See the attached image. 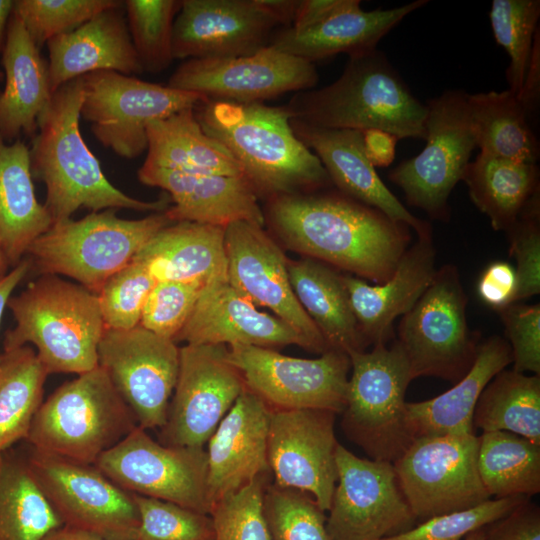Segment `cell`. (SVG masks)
<instances>
[{
	"mask_svg": "<svg viewBox=\"0 0 540 540\" xmlns=\"http://www.w3.org/2000/svg\"><path fill=\"white\" fill-rule=\"evenodd\" d=\"M526 496L489 499L477 506L437 515L382 540H464L529 500Z\"/></svg>",
	"mask_w": 540,
	"mask_h": 540,
	"instance_id": "cell-49",
	"label": "cell"
},
{
	"mask_svg": "<svg viewBox=\"0 0 540 540\" xmlns=\"http://www.w3.org/2000/svg\"><path fill=\"white\" fill-rule=\"evenodd\" d=\"M351 377L341 427L370 459L394 463L415 440L407 414L412 381L401 345L379 343L371 351H350Z\"/></svg>",
	"mask_w": 540,
	"mask_h": 540,
	"instance_id": "cell-8",
	"label": "cell"
},
{
	"mask_svg": "<svg viewBox=\"0 0 540 540\" xmlns=\"http://www.w3.org/2000/svg\"><path fill=\"white\" fill-rule=\"evenodd\" d=\"M539 31L536 33L530 65L522 91L518 98L530 116L537 109L540 95V45Z\"/></svg>",
	"mask_w": 540,
	"mask_h": 540,
	"instance_id": "cell-57",
	"label": "cell"
},
{
	"mask_svg": "<svg viewBox=\"0 0 540 540\" xmlns=\"http://www.w3.org/2000/svg\"><path fill=\"white\" fill-rule=\"evenodd\" d=\"M204 286L198 282L157 281L145 302L139 325L174 341Z\"/></svg>",
	"mask_w": 540,
	"mask_h": 540,
	"instance_id": "cell-50",
	"label": "cell"
},
{
	"mask_svg": "<svg viewBox=\"0 0 540 540\" xmlns=\"http://www.w3.org/2000/svg\"><path fill=\"white\" fill-rule=\"evenodd\" d=\"M228 350L245 387L271 410L343 411L350 371L347 353L330 349L306 359L257 346L231 345Z\"/></svg>",
	"mask_w": 540,
	"mask_h": 540,
	"instance_id": "cell-14",
	"label": "cell"
},
{
	"mask_svg": "<svg viewBox=\"0 0 540 540\" xmlns=\"http://www.w3.org/2000/svg\"><path fill=\"white\" fill-rule=\"evenodd\" d=\"M296 136L321 161L331 182L342 194L371 206L418 236L432 233L431 225L412 215L387 188L366 156L363 134L291 120Z\"/></svg>",
	"mask_w": 540,
	"mask_h": 540,
	"instance_id": "cell-25",
	"label": "cell"
},
{
	"mask_svg": "<svg viewBox=\"0 0 540 540\" xmlns=\"http://www.w3.org/2000/svg\"><path fill=\"white\" fill-rule=\"evenodd\" d=\"M317 81L313 63L268 45L247 56L188 59L168 85L209 100L247 104L304 91Z\"/></svg>",
	"mask_w": 540,
	"mask_h": 540,
	"instance_id": "cell-19",
	"label": "cell"
},
{
	"mask_svg": "<svg viewBox=\"0 0 540 540\" xmlns=\"http://www.w3.org/2000/svg\"><path fill=\"white\" fill-rule=\"evenodd\" d=\"M484 534L485 527L472 532L464 540H483Z\"/></svg>",
	"mask_w": 540,
	"mask_h": 540,
	"instance_id": "cell-63",
	"label": "cell"
},
{
	"mask_svg": "<svg viewBox=\"0 0 540 540\" xmlns=\"http://www.w3.org/2000/svg\"><path fill=\"white\" fill-rule=\"evenodd\" d=\"M97 356L138 426L160 429L177 381V344L141 325L127 330L105 328Z\"/></svg>",
	"mask_w": 540,
	"mask_h": 540,
	"instance_id": "cell-18",
	"label": "cell"
},
{
	"mask_svg": "<svg viewBox=\"0 0 540 540\" xmlns=\"http://www.w3.org/2000/svg\"><path fill=\"white\" fill-rule=\"evenodd\" d=\"M354 0H299L291 28L300 30L312 26L349 7Z\"/></svg>",
	"mask_w": 540,
	"mask_h": 540,
	"instance_id": "cell-55",
	"label": "cell"
},
{
	"mask_svg": "<svg viewBox=\"0 0 540 540\" xmlns=\"http://www.w3.org/2000/svg\"><path fill=\"white\" fill-rule=\"evenodd\" d=\"M136 426L132 410L98 365L41 403L26 441L36 450L95 464Z\"/></svg>",
	"mask_w": 540,
	"mask_h": 540,
	"instance_id": "cell-6",
	"label": "cell"
},
{
	"mask_svg": "<svg viewBox=\"0 0 540 540\" xmlns=\"http://www.w3.org/2000/svg\"><path fill=\"white\" fill-rule=\"evenodd\" d=\"M512 352L513 370L540 375V306L515 302L498 311Z\"/></svg>",
	"mask_w": 540,
	"mask_h": 540,
	"instance_id": "cell-52",
	"label": "cell"
},
{
	"mask_svg": "<svg viewBox=\"0 0 540 540\" xmlns=\"http://www.w3.org/2000/svg\"><path fill=\"white\" fill-rule=\"evenodd\" d=\"M478 448L474 433L422 436L393 463L417 523L492 499L479 475Z\"/></svg>",
	"mask_w": 540,
	"mask_h": 540,
	"instance_id": "cell-13",
	"label": "cell"
},
{
	"mask_svg": "<svg viewBox=\"0 0 540 540\" xmlns=\"http://www.w3.org/2000/svg\"><path fill=\"white\" fill-rule=\"evenodd\" d=\"M473 426L506 431L540 445V375L502 370L482 391Z\"/></svg>",
	"mask_w": 540,
	"mask_h": 540,
	"instance_id": "cell-39",
	"label": "cell"
},
{
	"mask_svg": "<svg viewBox=\"0 0 540 540\" xmlns=\"http://www.w3.org/2000/svg\"><path fill=\"white\" fill-rule=\"evenodd\" d=\"M468 298L458 269L445 264L413 305L397 329L412 380L436 377L458 382L470 370L480 336L467 323Z\"/></svg>",
	"mask_w": 540,
	"mask_h": 540,
	"instance_id": "cell-9",
	"label": "cell"
},
{
	"mask_svg": "<svg viewBox=\"0 0 540 540\" xmlns=\"http://www.w3.org/2000/svg\"><path fill=\"white\" fill-rule=\"evenodd\" d=\"M512 361L506 339L493 335L481 341L470 370L452 388L428 400L407 402L414 438L474 433L473 414L482 391Z\"/></svg>",
	"mask_w": 540,
	"mask_h": 540,
	"instance_id": "cell-32",
	"label": "cell"
},
{
	"mask_svg": "<svg viewBox=\"0 0 540 540\" xmlns=\"http://www.w3.org/2000/svg\"><path fill=\"white\" fill-rule=\"evenodd\" d=\"M48 375L28 346L0 354V453L26 440Z\"/></svg>",
	"mask_w": 540,
	"mask_h": 540,
	"instance_id": "cell-40",
	"label": "cell"
},
{
	"mask_svg": "<svg viewBox=\"0 0 540 540\" xmlns=\"http://www.w3.org/2000/svg\"><path fill=\"white\" fill-rule=\"evenodd\" d=\"M264 217L288 249L375 284L393 274L411 240L407 225L339 191L271 197Z\"/></svg>",
	"mask_w": 540,
	"mask_h": 540,
	"instance_id": "cell-1",
	"label": "cell"
},
{
	"mask_svg": "<svg viewBox=\"0 0 540 540\" xmlns=\"http://www.w3.org/2000/svg\"><path fill=\"white\" fill-rule=\"evenodd\" d=\"M94 465L127 492L209 514L205 448L164 445L136 426Z\"/></svg>",
	"mask_w": 540,
	"mask_h": 540,
	"instance_id": "cell-16",
	"label": "cell"
},
{
	"mask_svg": "<svg viewBox=\"0 0 540 540\" xmlns=\"http://www.w3.org/2000/svg\"><path fill=\"white\" fill-rule=\"evenodd\" d=\"M10 266L6 256L4 255L2 249L0 248V278L5 276L8 272L7 269Z\"/></svg>",
	"mask_w": 540,
	"mask_h": 540,
	"instance_id": "cell-62",
	"label": "cell"
},
{
	"mask_svg": "<svg viewBox=\"0 0 540 540\" xmlns=\"http://www.w3.org/2000/svg\"><path fill=\"white\" fill-rule=\"evenodd\" d=\"M52 224L34 192L29 149L20 140L7 144L0 135V248L10 266Z\"/></svg>",
	"mask_w": 540,
	"mask_h": 540,
	"instance_id": "cell-33",
	"label": "cell"
},
{
	"mask_svg": "<svg viewBox=\"0 0 540 540\" xmlns=\"http://www.w3.org/2000/svg\"><path fill=\"white\" fill-rule=\"evenodd\" d=\"M2 65L5 87L0 92V135L4 140L22 133L35 136L53 95L48 62L14 11L7 25Z\"/></svg>",
	"mask_w": 540,
	"mask_h": 540,
	"instance_id": "cell-31",
	"label": "cell"
},
{
	"mask_svg": "<svg viewBox=\"0 0 540 540\" xmlns=\"http://www.w3.org/2000/svg\"><path fill=\"white\" fill-rule=\"evenodd\" d=\"M263 508L270 540H331L326 512L305 492L271 481L264 491Z\"/></svg>",
	"mask_w": 540,
	"mask_h": 540,
	"instance_id": "cell-44",
	"label": "cell"
},
{
	"mask_svg": "<svg viewBox=\"0 0 540 540\" xmlns=\"http://www.w3.org/2000/svg\"><path fill=\"white\" fill-rule=\"evenodd\" d=\"M478 471L490 497L532 496L540 492V445L506 431L479 436Z\"/></svg>",
	"mask_w": 540,
	"mask_h": 540,
	"instance_id": "cell-41",
	"label": "cell"
},
{
	"mask_svg": "<svg viewBox=\"0 0 540 540\" xmlns=\"http://www.w3.org/2000/svg\"><path fill=\"white\" fill-rule=\"evenodd\" d=\"M228 282L257 307L286 322L303 339L305 349L330 350L298 302L288 274V259L263 227L237 221L225 227Z\"/></svg>",
	"mask_w": 540,
	"mask_h": 540,
	"instance_id": "cell-20",
	"label": "cell"
},
{
	"mask_svg": "<svg viewBox=\"0 0 540 540\" xmlns=\"http://www.w3.org/2000/svg\"><path fill=\"white\" fill-rule=\"evenodd\" d=\"M156 282L148 270L134 260L111 275L96 294L105 328L127 330L138 326Z\"/></svg>",
	"mask_w": 540,
	"mask_h": 540,
	"instance_id": "cell-47",
	"label": "cell"
},
{
	"mask_svg": "<svg viewBox=\"0 0 540 540\" xmlns=\"http://www.w3.org/2000/svg\"><path fill=\"white\" fill-rule=\"evenodd\" d=\"M122 6L123 2L47 42L52 93L65 83L96 71L124 75L143 71Z\"/></svg>",
	"mask_w": 540,
	"mask_h": 540,
	"instance_id": "cell-28",
	"label": "cell"
},
{
	"mask_svg": "<svg viewBox=\"0 0 540 540\" xmlns=\"http://www.w3.org/2000/svg\"><path fill=\"white\" fill-rule=\"evenodd\" d=\"M138 179L169 193L174 205L166 213L173 222L226 227L246 221L264 227L258 196L243 177L183 173L143 163Z\"/></svg>",
	"mask_w": 540,
	"mask_h": 540,
	"instance_id": "cell-26",
	"label": "cell"
},
{
	"mask_svg": "<svg viewBox=\"0 0 540 540\" xmlns=\"http://www.w3.org/2000/svg\"><path fill=\"white\" fill-rule=\"evenodd\" d=\"M276 26L263 0H182L173 26V56L251 55L270 44Z\"/></svg>",
	"mask_w": 540,
	"mask_h": 540,
	"instance_id": "cell-22",
	"label": "cell"
},
{
	"mask_svg": "<svg viewBox=\"0 0 540 540\" xmlns=\"http://www.w3.org/2000/svg\"><path fill=\"white\" fill-rule=\"evenodd\" d=\"M31 269L32 262L30 258L22 259L11 271L0 278V322L12 292Z\"/></svg>",
	"mask_w": 540,
	"mask_h": 540,
	"instance_id": "cell-58",
	"label": "cell"
},
{
	"mask_svg": "<svg viewBox=\"0 0 540 540\" xmlns=\"http://www.w3.org/2000/svg\"><path fill=\"white\" fill-rule=\"evenodd\" d=\"M263 3L279 25H292L299 0H263Z\"/></svg>",
	"mask_w": 540,
	"mask_h": 540,
	"instance_id": "cell-59",
	"label": "cell"
},
{
	"mask_svg": "<svg viewBox=\"0 0 540 540\" xmlns=\"http://www.w3.org/2000/svg\"><path fill=\"white\" fill-rule=\"evenodd\" d=\"M294 294L330 349L348 354L364 351V340L352 311L343 275L333 267L304 257L288 260Z\"/></svg>",
	"mask_w": 540,
	"mask_h": 540,
	"instance_id": "cell-34",
	"label": "cell"
},
{
	"mask_svg": "<svg viewBox=\"0 0 540 540\" xmlns=\"http://www.w3.org/2000/svg\"><path fill=\"white\" fill-rule=\"evenodd\" d=\"M286 109L291 120L316 127L378 129L398 139L426 138L427 106L377 50L350 56L335 82L298 92Z\"/></svg>",
	"mask_w": 540,
	"mask_h": 540,
	"instance_id": "cell-4",
	"label": "cell"
},
{
	"mask_svg": "<svg viewBox=\"0 0 540 540\" xmlns=\"http://www.w3.org/2000/svg\"><path fill=\"white\" fill-rule=\"evenodd\" d=\"M432 233L402 255L393 274L383 283L370 285L351 274L343 275L352 311L369 345L386 344L393 321L408 312L430 284L436 272Z\"/></svg>",
	"mask_w": 540,
	"mask_h": 540,
	"instance_id": "cell-27",
	"label": "cell"
},
{
	"mask_svg": "<svg viewBox=\"0 0 540 540\" xmlns=\"http://www.w3.org/2000/svg\"><path fill=\"white\" fill-rule=\"evenodd\" d=\"M172 223L166 210L141 219H123L106 209L52 224L27 253L32 267L42 275L71 277L97 294L153 235Z\"/></svg>",
	"mask_w": 540,
	"mask_h": 540,
	"instance_id": "cell-7",
	"label": "cell"
},
{
	"mask_svg": "<svg viewBox=\"0 0 540 540\" xmlns=\"http://www.w3.org/2000/svg\"><path fill=\"white\" fill-rule=\"evenodd\" d=\"M477 292L489 307L499 311L515 303L517 275L515 268L505 261H494L482 272Z\"/></svg>",
	"mask_w": 540,
	"mask_h": 540,
	"instance_id": "cell-54",
	"label": "cell"
},
{
	"mask_svg": "<svg viewBox=\"0 0 540 540\" xmlns=\"http://www.w3.org/2000/svg\"><path fill=\"white\" fill-rule=\"evenodd\" d=\"M7 307L16 325L4 349L33 344L48 374L77 375L98 366L97 350L105 329L98 297L82 285L43 274Z\"/></svg>",
	"mask_w": 540,
	"mask_h": 540,
	"instance_id": "cell-5",
	"label": "cell"
},
{
	"mask_svg": "<svg viewBox=\"0 0 540 540\" xmlns=\"http://www.w3.org/2000/svg\"><path fill=\"white\" fill-rule=\"evenodd\" d=\"M271 409L247 388L207 442L209 513L224 496L259 476L271 474L268 434Z\"/></svg>",
	"mask_w": 540,
	"mask_h": 540,
	"instance_id": "cell-23",
	"label": "cell"
},
{
	"mask_svg": "<svg viewBox=\"0 0 540 540\" xmlns=\"http://www.w3.org/2000/svg\"><path fill=\"white\" fill-rule=\"evenodd\" d=\"M247 345L275 349L297 345L301 336L286 322L258 309L228 280L206 284L174 342Z\"/></svg>",
	"mask_w": 540,
	"mask_h": 540,
	"instance_id": "cell-24",
	"label": "cell"
},
{
	"mask_svg": "<svg viewBox=\"0 0 540 540\" xmlns=\"http://www.w3.org/2000/svg\"><path fill=\"white\" fill-rule=\"evenodd\" d=\"M121 3L116 0H18L14 1L13 11L40 49L51 39L73 31Z\"/></svg>",
	"mask_w": 540,
	"mask_h": 540,
	"instance_id": "cell-45",
	"label": "cell"
},
{
	"mask_svg": "<svg viewBox=\"0 0 540 540\" xmlns=\"http://www.w3.org/2000/svg\"><path fill=\"white\" fill-rule=\"evenodd\" d=\"M483 540H540V508L531 499L485 526Z\"/></svg>",
	"mask_w": 540,
	"mask_h": 540,
	"instance_id": "cell-53",
	"label": "cell"
},
{
	"mask_svg": "<svg viewBox=\"0 0 540 540\" xmlns=\"http://www.w3.org/2000/svg\"><path fill=\"white\" fill-rule=\"evenodd\" d=\"M336 415L323 409L271 410L269 420L272 482L311 495L325 512L337 483Z\"/></svg>",
	"mask_w": 540,
	"mask_h": 540,
	"instance_id": "cell-21",
	"label": "cell"
},
{
	"mask_svg": "<svg viewBox=\"0 0 540 540\" xmlns=\"http://www.w3.org/2000/svg\"><path fill=\"white\" fill-rule=\"evenodd\" d=\"M462 180L475 206L495 231H508L530 198L539 191L536 164L479 153L469 162Z\"/></svg>",
	"mask_w": 540,
	"mask_h": 540,
	"instance_id": "cell-36",
	"label": "cell"
},
{
	"mask_svg": "<svg viewBox=\"0 0 540 540\" xmlns=\"http://www.w3.org/2000/svg\"><path fill=\"white\" fill-rule=\"evenodd\" d=\"M31 473L62 525L108 540H136L140 518L134 495L94 464L30 448Z\"/></svg>",
	"mask_w": 540,
	"mask_h": 540,
	"instance_id": "cell-12",
	"label": "cell"
},
{
	"mask_svg": "<svg viewBox=\"0 0 540 540\" xmlns=\"http://www.w3.org/2000/svg\"><path fill=\"white\" fill-rule=\"evenodd\" d=\"M41 540H108L94 533L62 525L48 534Z\"/></svg>",
	"mask_w": 540,
	"mask_h": 540,
	"instance_id": "cell-60",
	"label": "cell"
},
{
	"mask_svg": "<svg viewBox=\"0 0 540 540\" xmlns=\"http://www.w3.org/2000/svg\"><path fill=\"white\" fill-rule=\"evenodd\" d=\"M509 253L516 260L515 302L540 292V197L535 193L507 231Z\"/></svg>",
	"mask_w": 540,
	"mask_h": 540,
	"instance_id": "cell-51",
	"label": "cell"
},
{
	"mask_svg": "<svg viewBox=\"0 0 540 540\" xmlns=\"http://www.w3.org/2000/svg\"><path fill=\"white\" fill-rule=\"evenodd\" d=\"M195 109H184L147 128L144 163L183 173L243 177L230 152L200 126Z\"/></svg>",
	"mask_w": 540,
	"mask_h": 540,
	"instance_id": "cell-35",
	"label": "cell"
},
{
	"mask_svg": "<svg viewBox=\"0 0 540 540\" xmlns=\"http://www.w3.org/2000/svg\"><path fill=\"white\" fill-rule=\"evenodd\" d=\"M14 7V1L0 0V52L4 46V39L6 38L5 31H7V25L12 14Z\"/></svg>",
	"mask_w": 540,
	"mask_h": 540,
	"instance_id": "cell-61",
	"label": "cell"
},
{
	"mask_svg": "<svg viewBox=\"0 0 540 540\" xmlns=\"http://www.w3.org/2000/svg\"><path fill=\"white\" fill-rule=\"evenodd\" d=\"M362 134L364 150L371 164L374 167L389 166L395 157V146L398 138L378 129H369Z\"/></svg>",
	"mask_w": 540,
	"mask_h": 540,
	"instance_id": "cell-56",
	"label": "cell"
},
{
	"mask_svg": "<svg viewBox=\"0 0 540 540\" xmlns=\"http://www.w3.org/2000/svg\"><path fill=\"white\" fill-rule=\"evenodd\" d=\"M139 511L136 540H213L209 514L133 494Z\"/></svg>",
	"mask_w": 540,
	"mask_h": 540,
	"instance_id": "cell-48",
	"label": "cell"
},
{
	"mask_svg": "<svg viewBox=\"0 0 540 540\" xmlns=\"http://www.w3.org/2000/svg\"><path fill=\"white\" fill-rule=\"evenodd\" d=\"M82 77L59 87L41 115L30 151L32 176L46 186L44 204L53 224L81 207L99 212L125 208L163 212L168 199L143 201L123 193L105 177L80 132Z\"/></svg>",
	"mask_w": 540,
	"mask_h": 540,
	"instance_id": "cell-3",
	"label": "cell"
},
{
	"mask_svg": "<svg viewBox=\"0 0 540 540\" xmlns=\"http://www.w3.org/2000/svg\"><path fill=\"white\" fill-rule=\"evenodd\" d=\"M2 78H3V74H2V72L0 71V80H2Z\"/></svg>",
	"mask_w": 540,
	"mask_h": 540,
	"instance_id": "cell-64",
	"label": "cell"
},
{
	"mask_svg": "<svg viewBox=\"0 0 540 540\" xmlns=\"http://www.w3.org/2000/svg\"><path fill=\"white\" fill-rule=\"evenodd\" d=\"M224 344H185L159 442L205 448L217 426L245 390Z\"/></svg>",
	"mask_w": 540,
	"mask_h": 540,
	"instance_id": "cell-15",
	"label": "cell"
},
{
	"mask_svg": "<svg viewBox=\"0 0 540 540\" xmlns=\"http://www.w3.org/2000/svg\"><path fill=\"white\" fill-rule=\"evenodd\" d=\"M490 21L495 40L509 55V90L520 95L530 65L540 17L539 0H493Z\"/></svg>",
	"mask_w": 540,
	"mask_h": 540,
	"instance_id": "cell-43",
	"label": "cell"
},
{
	"mask_svg": "<svg viewBox=\"0 0 540 540\" xmlns=\"http://www.w3.org/2000/svg\"><path fill=\"white\" fill-rule=\"evenodd\" d=\"M80 116L97 141L118 156L133 159L147 150V128L184 109H195L205 96L143 81L115 71L82 76Z\"/></svg>",
	"mask_w": 540,
	"mask_h": 540,
	"instance_id": "cell-11",
	"label": "cell"
},
{
	"mask_svg": "<svg viewBox=\"0 0 540 540\" xmlns=\"http://www.w3.org/2000/svg\"><path fill=\"white\" fill-rule=\"evenodd\" d=\"M271 481V474L259 476L213 505V540H270L263 495Z\"/></svg>",
	"mask_w": 540,
	"mask_h": 540,
	"instance_id": "cell-46",
	"label": "cell"
},
{
	"mask_svg": "<svg viewBox=\"0 0 540 540\" xmlns=\"http://www.w3.org/2000/svg\"><path fill=\"white\" fill-rule=\"evenodd\" d=\"M470 116L480 153L536 164L539 143L529 124V115L511 90L467 96Z\"/></svg>",
	"mask_w": 540,
	"mask_h": 540,
	"instance_id": "cell-37",
	"label": "cell"
},
{
	"mask_svg": "<svg viewBox=\"0 0 540 540\" xmlns=\"http://www.w3.org/2000/svg\"><path fill=\"white\" fill-rule=\"evenodd\" d=\"M62 522L36 483L26 454L0 453V540H41Z\"/></svg>",
	"mask_w": 540,
	"mask_h": 540,
	"instance_id": "cell-38",
	"label": "cell"
},
{
	"mask_svg": "<svg viewBox=\"0 0 540 540\" xmlns=\"http://www.w3.org/2000/svg\"><path fill=\"white\" fill-rule=\"evenodd\" d=\"M467 96L463 91L448 90L430 99L426 105V146L388 175L403 190L409 205L441 222L450 219L449 196L462 180L477 146Z\"/></svg>",
	"mask_w": 540,
	"mask_h": 540,
	"instance_id": "cell-10",
	"label": "cell"
},
{
	"mask_svg": "<svg viewBox=\"0 0 540 540\" xmlns=\"http://www.w3.org/2000/svg\"><path fill=\"white\" fill-rule=\"evenodd\" d=\"M426 3L417 0L392 9L364 11L360 1L354 0L349 7L307 28L281 29L269 45L311 63L340 53L349 57L369 53L405 16Z\"/></svg>",
	"mask_w": 540,
	"mask_h": 540,
	"instance_id": "cell-29",
	"label": "cell"
},
{
	"mask_svg": "<svg viewBox=\"0 0 540 540\" xmlns=\"http://www.w3.org/2000/svg\"><path fill=\"white\" fill-rule=\"evenodd\" d=\"M335 459L337 483L326 519L331 540H382L417 524L393 463L360 458L340 443Z\"/></svg>",
	"mask_w": 540,
	"mask_h": 540,
	"instance_id": "cell-17",
	"label": "cell"
},
{
	"mask_svg": "<svg viewBox=\"0 0 540 540\" xmlns=\"http://www.w3.org/2000/svg\"><path fill=\"white\" fill-rule=\"evenodd\" d=\"M156 281L198 282L227 279L225 227L180 221L153 235L132 259Z\"/></svg>",
	"mask_w": 540,
	"mask_h": 540,
	"instance_id": "cell-30",
	"label": "cell"
},
{
	"mask_svg": "<svg viewBox=\"0 0 540 540\" xmlns=\"http://www.w3.org/2000/svg\"><path fill=\"white\" fill-rule=\"evenodd\" d=\"M129 34L143 70L160 72L174 60L173 26L181 7L178 0H126Z\"/></svg>",
	"mask_w": 540,
	"mask_h": 540,
	"instance_id": "cell-42",
	"label": "cell"
},
{
	"mask_svg": "<svg viewBox=\"0 0 540 540\" xmlns=\"http://www.w3.org/2000/svg\"><path fill=\"white\" fill-rule=\"evenodd\" d=\"M196 108L202 129L235 158L257 196L333 185L321 161L294 133L286 107L208 99Z\"/></svg>",
	"mask_w": 540,
	"mask_h": 540,
	"instance_id": "cell-2",
	"label": "cell"
}]
</instances>
